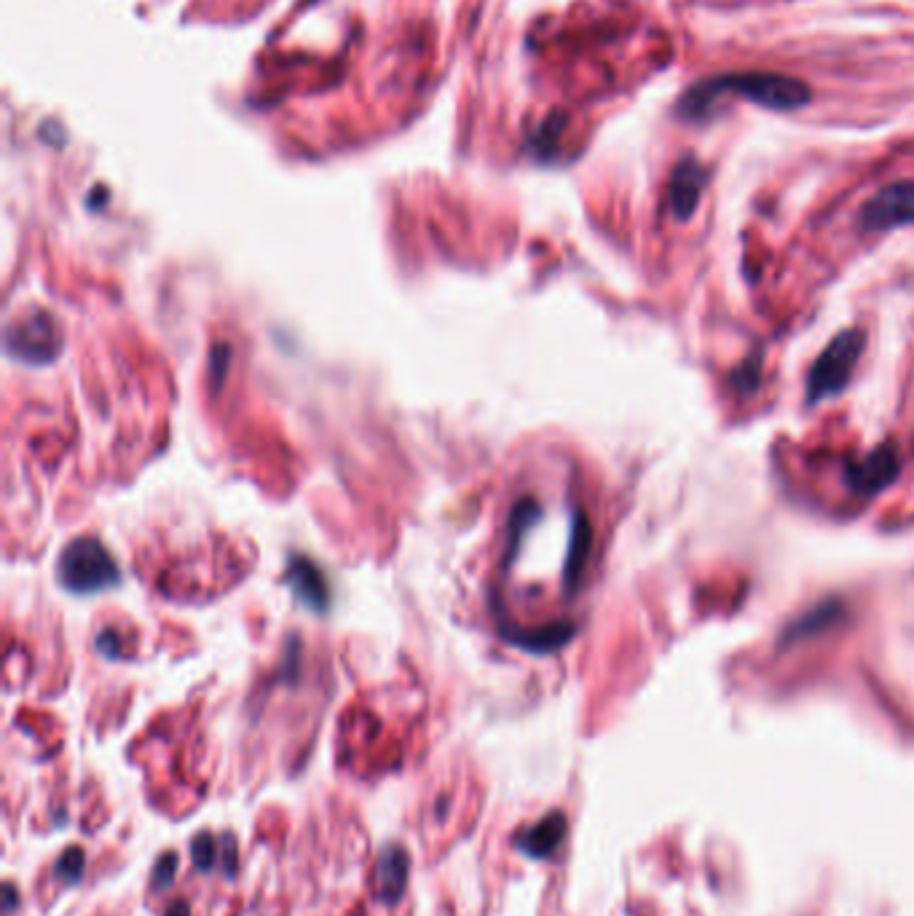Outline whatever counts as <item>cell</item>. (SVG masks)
I'll list each match as a JSON object with an SVG mask.
<instances>
[{"label": "cell", "mask_w": 914, "mask_h": 916, "mask_svg": "<svg viewBox=\"0 0 914 916\" xmlns=\"http://www.w3.org/2000/svg\"><path fill=\"white\" fill-rule=\"evenodd\" d=\"M722 94H740L767 110H799L813 100V89L799 78L770 70H746V73L713 75L689 86L679 100V116L692 124L708 121L716 116V100Z\"/></svg>", "instance_id": "cell-1"}, {"label": "cell", "mask_w": 914, "mask_h": 916, "mask_svg": "<svg viewBox=\"0 0 914 916\" xmlns=\"http://www.w3.org/2000/svg\"><path fill=\"white\" fill-rule=\"evenodd\" d=\"M408 868L411 858L400 844H386L376 863V895L386 906H395L408 887Z\"/></svg>", "instance_id": "cell-7"}, {"label": "cell", "mask_w": 914, "mask_h": 916, "mask_svg": "<svg viewBox=\"0 0 914 916\" xmlns=\"http://www.w3.org/2000/svg\"><path fill=\"white\" fill-rule=\"evenodd\" d=\"M62 582L70 590H100L116 582V571L100 544L76 542L62 555Z\"/></svg>", "instance_id": "cell-4"}, {"label": "cell", "mask_w": 914, "mask_h": 916, "mask_svg": "<svg viewBox=\"0 0 914 916\" xmlns=\"http://www.w3.org/2000/svg\"><path fill=\"white\" fill-rule=\"evenodd\" d=\"M191 858L193 866L199 871H210L218 863V858H223V852L218 850V842L212 839L210 833H199L191 842Z\"/></svg>", "instance_id": "cell-9"}, {"label": "cell", "mask_w": 914, "mask_h": 916, "mask_svg": "<svg viewBox=\"0 0 914 916\" xmlns=\"http://www.w3.org/2000/svg\"><path fill=\"white\" fill-rule=\"evenodd\" d=\"M167 916H191V914H188V906H185V903H175Z\"/></svg>", "instance_id": "cell-13"}, {"label": "cell", "mask_w": 914, "mask_h": 916, "mask_svg": "<svg viewBox=\"0 0 914 916\" xmlns=\"http://www.w3.org/2000/svg\"><path fill=\"white\" fill-rule=\"evenodd\" d=\"M84 871V855L78 850H70L68 855H62L57 863V876H62L65 882L73 884L78 882V876Z\"/></svg>", "instance_id": "cell-11"}, {"label": "cell", "mask_w": 914, "mask_h": 916, "mask_svg": "<svg viewBox=\"0 0 914 916\" xmlns=\"http://www.w3.org/2000/svg\"><path fill=\"white\" fill-rule=\"evenodd\" d=\"M175 866H177V855L175 852H167V855L156 863V871H153V890L159 892V890H164V887H169V882H172V874H175Z\"/></svg>", "instance_id": "cell-12"}, {"label": "cell", "mask_w": 914, "mask_h": 916, "mask_svg": "<svg viewBox=\"0 0 914 916\" xmlns=\"http://www.w3.org/2000/svg\"><path fill=\"white\" fill-rule=\"evenodd\" d=\"M834 614H837V608H834V606L818 608V611H813L810 617L802 619L799 625L791 627V638H802V635L818 633V630H823V627H829V622H831V617H834Z\"/></svg>", "instance_id": "cell-10"}, {"label": "cell", "mask_w": 914, "mask_h": 916, "mask_svg": "<svg viewBox=\"0 0 914 916\" xmlns=\"http://www.w3.org/2000/svg\"><path fill=\"white\" fill-rule=\"evenodd\" d=\"M858 223L866 231H888L914 223V180H898L885 185L872 199L866 201L858 215Z\"/></svg>", "instance_id": "cell-3"}, {"label": "cell", "mask_w": 914, "mask_h": 916, "mask_svg": "<svg viewBox=\"0 0 914 916\" xmlns=\"http://www.w3.org/2000/svg\"><path fill=\"white\" fill-rule=\"evenodd\" d=\"M705 185H708V169L695 156H684L673 169L671 185H668V201H671L676 220L684 223L695 215L697 204L703 199Z\"/></svg>", "instance_id": "cell-5"}, {"label": "cell", "mask_w": 914, "mask_h": 916, "mask_svg": "<svg viewBox=\"0 0 914 916\" xmlns=\"http://www.w3.org/2000/svg\"><path fill=\"white\" fill-rule=\"evenodd\" d=\"M866 335L861 330H842L834 341L821 351L807 375V400L821 402L834 397L847 386L850 375L856 370Z\"/></svg>", "instance_id": "cell-2"}, {"label": "cell", "mask_w": 914, "mask_h": 916, "mask_svg": "<svg viewBox=\"0 0 914 916\" xmlns=\"http://www.w3.org/2000/svg\"><path fill=\"white\" fill-rule=\"evenodd\" d=\"M901 472V461L893 445H882V448L872 450L869 456L861 461H853L847 467V483L850 488L858 493H877L882 488H888Z\"/></svg>", "instance_id": "cell-6"}, {"label": "cell", "mask_w": 914, "mask_h": 916, "mask_svg": "<svg viewBox=\"0 0 914 916\" xmlns=\"http://www.w3.org/2000/svg\"><path fill=\"white\" fill-rule=\"evenodd\" d=\"M563 836H566V815L563 812H550L537 825H531V828L520 833L518 839H515V847L523 855H529V858L542 860L550 858L561 847Z\"/></svg>", "instance_id": "cell-8"}]
</instances>
